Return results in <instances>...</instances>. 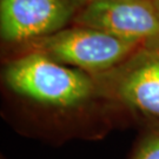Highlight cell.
<instances>
[{
	"label": "cell",
	"instance_id": "1",
	"mask_svg": "<svg viewBox=\"0 0 159 159\" xmlns=\"http://www.w3.org/2000/svg\"><path fill=\"white\" fill-rule=\"evenodd\" d=\"M4 78L13 92L56 108H75L96 97L92 75L70 68L38 52H26L6 66Z\"/></svg>",
	"mask_w": 159,
	"mask_h": 159
},
{
	"label": "cell",
	"instance_id": "2",
	"mask_svg": "<svg viewBox=\"0 0 159 159\" xmlns=\"http://www.w3.org/2000/svg\"><path fill=\"white\" fill-rule=\"evenodd\" d=\"M148 43L123 39L99 30L74 26L26 43V52H38L63 65L100 73L124 61Z\"/></svg>",
	"mask_w": 159,
	"mask_h": 159
},
{
	"label": "cell",
	"instance_id": "3",
	"mask_svg": "<svg viewBox=\"0 0 159 159\" xmlns=\"http://www.w3.org/2000/svg\"><path fill=\"white\" fill-rule=\"evenodd\" d=\"M91 75L96 97L159 119V41L143 45L114 67Z\"/></svg>",
	"mask_w": 159,
	"mask_h": 159
},
{
	"label": "cell",
	"instance_id": "4",
	"mask_svg": "<svg viewBox=\"0 0 159 159\" xmlns=\"http://www.w3.org/2000/svg\"><path fill=\"white\" fill-rule=\"evenodd\" d=\"M73 23L123 39L159 41V14L152 0H91L74 16Z\"/></svg>",
	"mask_w": 159,
	"mask_h": 159
},
{
	"label": "cell",
	"instance_id": "5",
	"mask_svg": "<svg viewBox=\"0 0 159 159\" xmlns=\"http://www.w3.org/2000/svg\"><path fill=\"white\" fill-rule=\"evenodd\" d=\"M70 0H0V34L23 44L63 30L74 14Z\"/></svg>",
	"mask_w": 159,
	"mask_h": 159
},
{
	"label": "cell",
	"instance_id": "6",
	"mask_svg": "<svg viewBox=\"0 0 159 159\" xmlns=\"http://www.w3.org/2000/svg\"><path fill=\"white\" fill-rule=\"evenodd\" d=\"M131 159H159V125L150 127L143 134Z\"/></svg>",
	"mask_w": 159,
	"mask_h": 159
},
{
	"label": "cell",
	"instance_id": "7",
	"mask_svg": "<svg viewBox=\"0 0 159 159\" xmlns=\"http://www.w3.org/2000/svg\"><path fill=\"white\" fill-rule=\"evenodd\" d=\"M152 2H153L154 7H156V10H157V12H158L159 14V0H152Z\"/></svg>",
	"mask_w": 159,
	"mask_h": 159
},
{
	"label": "cell",
	"instance_id": "8",
	"mask_svg": "<svg viewBox=\"0 0 159 159\" xmlns=\"http://www.w3.org/2000/svg\"><path fill=\"white\" fill-rule=\"evenodd\" d=\"M70 1H71V0H70ZM75 1H80V2H84V1H85V4H86V2H89V1H91V0H75Z\"/></svg>",
	"mask_w": 159,
	"mask_h": 159
}]
</instances>
